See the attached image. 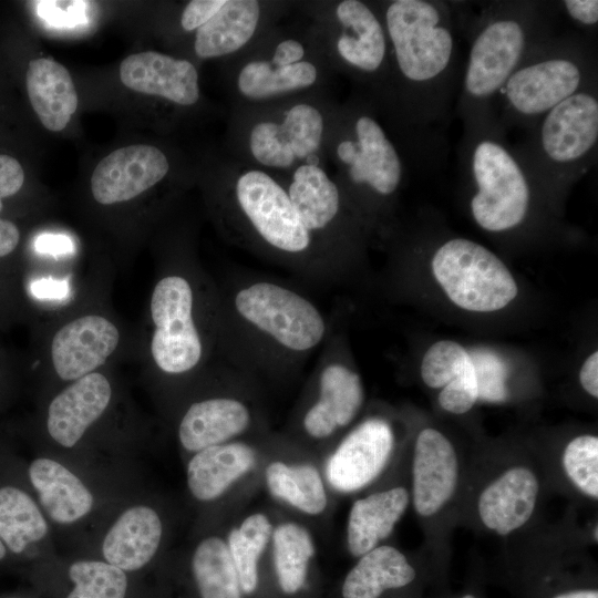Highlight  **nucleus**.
Masks as SVG:
<instances>
[{"label":"nucleus","mask_w":598,"mask_h":598,"mask_svg":"<svg viewBox=\"0 0 598 598\" xmlns=\"http://www.w3.org/2000/svg\"><path fill=\"white\" fill-rule=\"evenodd\" d=\"M24 182L21 164L12 156L0 154V213L2 199L17 194Z\"/></svg>","instance_id":"obj_43"},{"label":"nucleus","mask_w":598,"mask_h":598,"mask_svg":"<svg viewBox=\"0 0 598 598\" xmlns=\"http://www.w3.org/2000/svg\"><path fill=\"white\" fill-rule=\"evenodd\" d=\"M226 0H193L185 7L181 24L184 30L193 31L205 24L225 3Z\"/></svg>","instance_id":"obj_42"},{"label":"nucleus","mask_w":598,"mask_h":598,"mask_svg":"<svg viewBox=\"0 0 598 598\" xmlns=\"http://www.w3.org/2000/svg\"><path fill=\"white\" fill-rule=\"evenodd\" d=\"M260 17L255 0H226L221 8L200 28L195 38L199 58L230 54L243 48L254 35Z\"/></svg>","instance_id":"obj_31"},{"label":"nucleus","mask_w":598,"mask_h":598,"mask_svg":"<svg viewBox=\"0 0 598 598\" xmlns=\"http://www.w3.org/2000/svg\"><path fill=\"white\" fill-rule=\"evenodd\" d=\"M38 14L49 24L73 28L85 21L87 1H37Z\"/></svg>","instance_id":"obj_40"},{"label":"nucleus","mask_w":598,"mask_h":598,"mask_svg":"<svg viewBox=\"0 0 598 598\" xmlns=\"http://www.w3.org/2000/svg\"><path fill=\"white\" fill-rule=\"evenodd\" d=\"M557 1L502 0L467 11L470 40L462 66L456 113L463 125L496 113V100L527 54L555 33Z\"/></svg>","instance_id":"obj_3"},{"label":"nucleus","mask_w":598,"mask_h":598,"mask_svg":"<svg viewBox=\"0 0 598 598\" xmlns=\"http://www.w3.org/2000/svg\"><path fill=\"white\" fill-rule=\"evenodd\" d=\"M30 103L45 128L62 131L78 107V94L69 71L48 58H38L27 70Z\"/></svg>","instance_id":"obj_28"},{"label":"nucleus","mask_w":598,"mask_h":598,"mask_svg":"<svg viewBox=\"0 0 598 598\" xmlns=\"http://www.w3.org/2000/svg\"><path fill=\"white\" fill-rule=\"evenodd\" d=\"M431 265L446 296L462 309L493 312L517 296V285L505 264L474 240H445L434 251Z\"/></svg>","instance_id":"obj_9"},{"label":"nucleus","mask_w":598,"mask_h":598,"mask_svg":"<svg viewBox=\"0 0 598 598\" xmlns=\"http://www.w3.org/2000/svg\"><path fill=\"white\" fill-rule=\"evenodd\" d=\"M190 575L197 598H245L226 540L203 538L190 557Z\"/></svg>","instance_id":"obj_33"},{"label":"nucleus","mask_w":598,"mask_h":598,"mask_svg":"<svg viewBox=\"0 0 598 598\" xmlns=\"http://www.w3.org/2000/svg\"><path fill=\"white\" fill-rule=\"evenodd\" d=\"M515 146L549 193L587 174L597 159L598 84L553 107Z\"/></svg>","instance_id":"obj_7"},{"label":"nucleus","mask_w":598,"mask_h":598,"mask_svg":"<svg viewBox=\"0 0 598 598\" xmlns=\"http://www.w3.org/2000/svg\"><path fill=\"white\" fill-rule=\"evenodd\" d=\"M343 338L331 331L310 380L311 394L298 416L300 431L326 441L355 419L364 402L360 374L349 363Z\"/></svg>","instance_id":"obj_10"},{"label":"nucleus","mask_w":598,"mask_h":598,"mask_svg":"<svg viewBox=\"0 0 598 598\" xmlns=\"http://www.w3.org/2000/svg\"><path fill=\"white\" fill-rule=\"evenodd\" d=\"M198 307L192 279L183 274L164 276L153 289L151 354L155 365L166 375L188 374L204 361L208 341L202 329Z\"/></svg>","instance_id":"obj_8"},{"label":"nucleus","mask_w":598,"mask_h":598,"mask_svg":"<svg viewBox=\"0 0 598 598\" xmlns=\"http://www.w3.org/2000/svg\"><path fill=\"white\" fill-rule=\"evenodd\" d=\"M120 79L128 89L192 105L199 99L198 73L187 60L155 51L128 55L120 65Z\"/></svg>","instance_id":"obj_22"},{"label":"nucleus","mask_w":598,"mask_h":598,"mask_svg":"<svg viewBox=\"0 0 598 598\" xmlns=\"http://www.w3.org/2000/svg\"><path fill=\"white\" fill-rule=\"evenodd\" d=\"M463 598H475V597L472 596V595H466V596H464Z\"/></svg>","instance_id":"obj_50"},{"label":"nucleus","mask_w":598,"mask_h":598,"mask_svg":"<svg viewBox=\"0 0 598 598\" xmlns=\"http://www.w3.org/2000/svg\"><path fill=\"white\" fill-rule=\"evenodd\" d=\"M317 79L316 66L300 61L288 66H274L267 61L248 62L239 72L238 90L251 100H264L277 94L308 87Z\"/></svg>","instance_id":"obj_35"},{"label":"nucleus","mask_w":598,"mask_h":598,"mask_svg":"<svg viewBox=\"0 0 598 598\" xmlns=\"http://www.w3.org/2000/svg\"><path fill=\"white\" fill-rule=\"evenodd\" d=\"M274 526L264 513H252L233 527L226 544L245 598H256L261 587L260 559Z\"/></svg>","instance_id":"obj_34"},{"label":"nucleus","mask_w":598,"mask_h":598,"mask_svg":"<svg viewBox=\"0 0 598 598\" xmlns=\"http://www.w3.org/2000/svg\"><path fill=\"white\" fill-rule=\"evenodd\" d=\"M564 468L573 483L590 497H598V437L580 435L566 446Z\"/></svg>","instance_id":"obj_38"},{"label":"nucleus","mask_w":598,"mask_h":598,"mask_svg":"<svg viewBox=\"0 0 598 598\" xmlns=\"http://www.w3.org/2000/svg\"><path fill=\"white\" fill-rule=\"evenodd\" d=\"M305 55V48L296 40L288 39L281 41L275 50L271 64L274 66H288L301 61Z\"/></svg>","instance_id":"obj_44"},{"label":"nucleus","mask_w":598,"mask_h":598,"mask_svg":"<svg viewBox=\"0 0 598 598\" xmlns=\"http://www.w3.org/2000/svg\"><path fill=\"white\" fill-rule=\"evenodd\" d=\"M25 477L48 520L72 525L94 509L95 497L87 485L54 458H33L25 468Z\"/></svg>","instance_id":"obj_19"},{"label":"nucleus","mask_w":598,"mask_h":598,"mask_svg":"<svg viewBox=\"0 0 598 598\" xmlns=\"http://www.w3.org/2000/svg\"><path fill=\"white\" fill-rule=\"evenodd\" d=\"M234 207L249 246L260 255L313 285L337 280L339 271L302 225L287 190L270 175L241 174L235 184Z\"/></svg>","instance_id":"obj_5"},{"label":"nucleus","mask_w":598,"mask_h":598,"mask_svg":"<svg viewBox=\"0 0 598 598\" xmlns=\"http://www.w3.org/2000/svg\"><path fill=\"white\" fill-rule=\"evenodd\" d=\"M265 482L275 498L303 514L316 516L327 508L324 481L312 464L272 461L265 470Z\"/></svg>","instance_id":"obj_32"},{"label":"nucleus","mask_w":598,"mask_h":598,"mask_svg":"<svg viewBox=\"0 0 598 598\" xmlns=\"http://www.w3.org/2000/svg\"><path fill=\"white\" fill-rule=\"evenodd\" d=\"M554 598H598L597 590H576L570 592L560 594Z\"/></svg>","instance_id":"obj_48"},{"label":"nucleus","mask_w":598,"mask_h":598,"mask_svg":"<svg viewBox=\"0 0 598 598\" xmlns=\"http://www.w3.org/2000/svg\"><path fill=\"white\" fill-rule=\"evenodd\" d=\"M579 380L582 388L592 396H598V352L591 353L582 363Z\"/></svg>","instance_id":"obj_45"},{"label":"nucleus","mask_w":598,"mask_h":598,"mask_svg":"<svg viewBox=\"0 0 598 598\" xmlns=\"http://www.w3.org/2000/svg\"><path fill=\"white\" fill-rule=\"evenodd\" d=\"M470 353L457 342L441 340L425 352L421 363V377L430 388H443L471 363Z\"/></svg>","instance_id":"obj_37"},{"label":"nucleus","mask_w":598,"mask_h":598,"mask_svg":"<svg viewBox=\"0 0 598 598\" xmlns=\"http://www.w3.org/2000/svg\"><path fill=\"white\" fill-rule=\"evenodd\" d=\"M558 8L584 29L594 30L598 25L597 0H563L557 1Z\"/></svg>","instance_id":"obj_41"},{"label":"nucleus","mask_w":598,"mask_h":598,"mask_svg":"<svg viewBox=\"0 0 598 598\" xmlns=\"http://www.w3.org/2000/svg\"><path fill=\"white\" fill-rule=\"evenodd\" d=\"M416 574L406 557L388 545L377 546L359 557L346 575L341 598H380L385 591L411 584Z\"/></svg>","instance_id":"obj_30"},{"label":"nucleus","mask_w":598,"mask_h":598,"mask_svg":"<svg viewBox=\"0 0 598 598\" xmlns=\"http://www.w3.org/2000/svg\"><path fill=\"white\" fill-rule=\"evenodd\" d=\"M9 598H21V597H9Z\"/></svg>","instance_id":"obj_51"},{"label":"nucleus","mask_w":598,"mask_h":598,"mask_svg":"<svg viewBox=\"0 0 598 598\" xmlns=\"http://www.w3.org/2000/svg\"><path fill=\"white\" fill-rule=\"evenodd\" d=\"M393 447L391 423L381 416L368 417L348 432L329 455L326 480L340 493L359 491L381 474Z\"/></svg>","instance_id":"obj_13"},{"label":"nucleus","mask_w":598,"mask_h":598,"mask_svg":"<svg viewBox=\"0 0 598 598\" xmlns=\"http://www.w3.org/2000/svg\"><path fill=\"white\" fill-rule=\"evenodd\" d=\"M458 476L456 453L437 430L419 434L413 457V504L421 516H431L451 498Z\"/></svg>","instance_id":"obj_20"},{"label":"nucleus","mask_w":598,"mask_h":598,"mask_svg":"<svg viewBox=\"0 0 598 598\" xmlns=\"http://www.w3.org/2000/svg\"><path fill=\"white\" fill-rule=\"evenodd\" d=\"M35 247L39 251L59 254L72 250V243L64 235L45 234L38 237Z\"/></svg>","instance_id":"obj_46"},{"label":"nucleus","mask_w":598,"mask_h":598,"mask_svg":"<svg viewBox=\"0 0 598 598\" xmlns=\"http://www.w3.org/2000/svg\"><path fill=\"white\" fill-rule=\"evenodd\" d=\"M467 6L439 0H393L383 11L404 121L424 161L443 152L462 66L457 33Z\"/></svg>","instance_id":"obj_1"},{"label":"nucleus","mask_w":598,"mask_h":598,"mask_svg":"<svg viewBox=\"0 0 598 598\" xmlns=\"http://www.w3.org/2000/svg\"><path fill=\"white\" fill-rule=\"evenodd\" d=\"M477 399V378L471 361L460 375L443 386L439 403L447 412L463 414L472 409Z\"/></svg>","instance_id":"obj_39"},{"label":"nucleus","mask_w":598,"mask_h":598,"mask_svg":"<svg viewBox=\"0 0 598 598\" xmlns=\"http://www.w3.org/2000/svg\"><path fill=\"white\" fill-rule=\"evenodd\" d=\"M111 398V384L102 373L92 372L75 380L49 404V435L64 448L74 447L89 427L103 415Z\"/></svg>","instance_id":"obj_18"},{"label":"nucleus","mask_w":598,"mask_h":598,"mask_svg":"<svg viewBox=\"0 0 598 598\" xmlns=\"http://www.w3.org/2000/svg\"><path fill=\"white\" fill-rule=\"evenodd\" d=\"M286 190L302 225L340 274L346 247L339 235L344 208L339 187L317 164H305Z\"/></svg>","instance_id":"obj_12"},{"label":"nucleus","mask_w":598,"mask_h":598,"mask_svg":"<svg viewBox=\"0 0 598 598\" xmlns=\"http://www.w3.org/2000/svg\"><path fill=\"white\" fill-rule=\"evenodd\" d=\"M0 465V540L10 558L25 560L44 543L49 520L34 495Z\"/></svg>","instance_id":"obj_23"},{"label":"nucleus","mask_w":598,"mask_h":598,"mask_svg":"<svg viewBox=\"0 0 598 598\" xmlns=\"http://www.w3.org/2000/svg\"><path fill=\"white\" fill-rule=\"evenodd\" d=\"M257 457V448L241 440L193 453L186 466V484L190 495L203 503L218 499L254 470Z\"/></svg>","instance_id":"obj_25"},{"label":"nucleus","mask_w":598,"mask_h":598,"mask_svg":"<svg viewBox=\"0 0 598 598\" xmlns=\"http://www.w3.org/2000/svg\"><path fill=\"white\" fill-rule=\"evenodd\" d=\"M10 559L7 548L0 540V565Z\"/></svg>","instance_id":"obj_49"},{"label":"nucleus","mask_w":598,"mask_h":598,"mask_svg":"<svg viewBox=\"0 0 598 598\" xmlns=\"http://www.w3.org/2000/svg\"><path fill=\"white\" fill-rule=\"evenodd\" d=\"M169 169L165 154L152 145H130L105 156L94 168L91 188L102 205L127 202L162 181Z\"/></svg>","instance_id":"obj_15"},{"label":"nucleus","mask_w":598,"mask_h":598,"mask_svg":"<svg viewBox=\"0 0 598 598\" xmlns=\"http://www.w3.org/2000/svg\"><path fill=\"white\" fill-rule=\"evenodd\" d=\"M496 113L464 124L460 168L468 187L474 221L491 234H506L523 226L533 210L535 194L549 190L515 145Z\"/></svg>","instance_id":"obj_4"},{"label":"nucleus","mask_w":598,"mask_h":598,"mask_svg":"<svg viewBox=\"0 0 598 598\" xmlns=\"http://www.w3.org/2000/svg\"><path fill=\"white\" fill-rule=\"evenodd\" d=\"M333 328L309 296L279 279L239 275L219 293L218 343L252 378L297 372Z\"/></svg>","instance_id":"obj_2"},{"label":"nucleus","mask_w":598,"mask_h":598,"mask_svg":"<svg viewBox=\"0 0 598 598\" xmlns=\"http://www.w3.org/2000/svg\"><path fill=\"white\" fill-rule=\"evenodd\" d=\"M272 578L281 598H307L311 590V564L316 545L310 532L295 522L274 527Z\"/></svg>","instance_id":"obj_27"},{"label":"nucleus","mask_w":598,"mask_h":598,"mask_svg":"<svg viewBox=\"0 0 598 598\" xmlns=\"http://www.w3.org/2000/svg\"><path fill=\"white\" fill-rule=\"evenodd\" d=\"M409 504L404 487H393L357 499L349 512L347 545L360 557L378 546L393 530Z\"/></svg>","instance_id":"obj_29"},{"label":"nucleus","mask_w":598,"mask_h":598,"mask_svg":"<svg viewBox=\"0 0 598 598\" xmlns=\"http://www.w3.org/2000/svg\"><path fill=\"white\" fill-rule=\"evenodd\" d=\"M163 534V520L154 507L146 504L128 506L103 537V560L127 574L141 570L156 556Z\"/></svg>","instance_id":"obj_21"},{"label":"nucleus","mask_w":598,"mask_h":598,"mask_svg":"<svg viewBox=\"0 0 598 598\" xmlns=\"http://www.w3.org/2000/svg\"><path fill=\"white\" fill-rule=\"evenodd\" d=\"M120 341L117 328L102 316H84L64 324L53 337L54 371L64 381H75L103 365Z\"/></svg>","instance_id":"obj_17"},{"label":"nucleus","mask_w":598,"mask_h":598,"mask_svg":"<svg viewBox=\"0 0 598 598\" xmlns=\"http://www.w3.org/2000/svg\"><path fill=\"white\" fill-rule=\"evenodd\" d=\"M72 588L65 598H126L127 573L103 559H80L68 569Z\"/></svg>","instance_id":"obj_36"},{"label":"nucleus","mask_w":598,"mask_h":598,"mask_svg":"<svg viewBox=\"0 0 598 598\" xmlns=\"http://www.w3.org/2000/svg\"><path fill=\"white\" fill-rule=\"evenodd\" d=\"M539 485L526 467H512L489 484L478 499L483 524L499 535L523 526L532 516Z\"/></svg>","instance_id":"obj_26"},{"label":"nucleus","mask_w":598,"mask_h":598,"mask_svg":"<svg viewBox=\"0 0 598 598\" xmlns=\"http://www.w3.org/2000/svg\"><path fill=\"white\" fill-rule=\"evenodd\" d=\"M351 128V135L336 150L351 185L377 202L390 200L403 178V163L396 147L370 114L358 115Z\"/></svg>","instance_id":"obj_11"},{"label":"nucleus","mask_w":598,"mask_h":598,"mask_svg":"<svg viewBox=\"0 0 598 598\" xmlns=\"http://www.w3.org/2000/svg\"><path fill=\"white\" fill-rule=\"evenodd\" d=\"M20 233L17 226L0 219V258L11 254L19 244Z\"/></svg>","instance_id":"obj_47"},{"label":"nucleus","mask_w":598,"mask_h":598,"mask_svg":"<svg viewBox=\"0 0 598 598\" xmlns=\"http://www.w3.org/2000/svg\"><path fill=\"white\" fill-rule=\"evenodd\" d=\"M340 33L339 56L355 71L374 75L386 64L389 41L382 19L360 0H343L336 8Z\"/></svg>","instance_id":"obj_24"},{"label":"nucleus","mask_w":598,"mask_h":598,"mask_svg":"<svg viewBox=\"0 0 598 598\" xmlns=\"http://www.w3.org/2000/svg\"><path fill=\"white\" fill-rule=\"evenodd\" d=\"M247 394L235 390L192 402L177 426L182 447L190 453L238 440L256 425L257 413Z\"/></svg>","instance_id":"obj_14"},{"label":"nucleus","mask_w":598,"mask_h":598,"mask_svg":"<svg viewBox=\"0 0 598 598\" xmlns=\"http://www.w3.org/2000/svg\"><path fill=\"white\" fill-rule=\"evenodd\" d=\"M596 84L598 64L592 42L576 33H554L508 78L497 96L496 115L505 130L515 126L528 132L553 107Z\"/></svg>","instance_id":"obj_6"},{"label":"nucleus","mask_w":598,"mask_h":598,"mask_svg":"<svg viewBox=\"0 0 598 598\" xmlns=\"http://www.w3.org/2000/svg\"><path fill=\"white\" fill-rule=\"evenodd\" d=\"M323 134L321 113L310 104L289 109L283 122L257 123L249 137L252 156L262 165L286 168L319 148Z\"/></svg>","instance_id":"obj_16"}]
</instances>
